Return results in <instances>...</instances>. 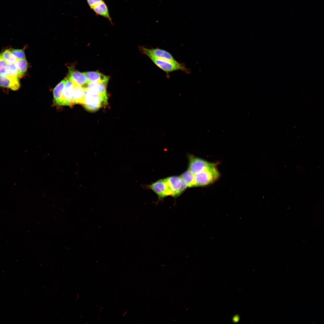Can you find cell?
Masks as SVG:
<instances>
[{
	"label": "cell",
	"instance_id": "obj_6",
	"mask_svg": "<svg viewBox=\"0 0 324 324\" xmlns=\"http://www.w3.org/2000/svg\"><path fill=\"white\" fill-rule=\"evenodd\" d=\"M147 187L154 192L160 198H163L168 196H172V192L166 178L159 180L148 185Z\"/></svg>",
	"mask_w": 324,
	"mask_h": 324
},
{
	"label": "cell",
	"instance_id": "obj_19",
	"mask_svg": "<svg viewBox=\"0 0 324 324\" xmlns=\"http://www.w3.org/2000/svg\"><path fill=\"white\" fill-rule=\"evenodd\" d=\"M1 54L7 64L14 63L17 60V59L9 50H5Z\"/></svg>",
	"mask_w": 324,
	"mask_h": 324
},
{
	"label": "cell",
	"instance_id": "obj_12",
	"mask_svg": "<svg viewBox=\"0 0 324 324\" xmlns=\"http://www.w3.org/2000/svg\"><path fill=\"white\" fill-rule=\"evenodd\" d=\"M91 10H93L96 15L101 16L106 18L111 24H113L108 7L104 0L94 6Z\"/></svg>",
	"mask_w": 324,
	"mask_h": 324
},
{
	"label": "cell",
	"instance_id": "obj_1",
	"mask_svg": "<svg viewBox=\"0 0 324 324\" xmlns=\"http://www.w3.org/2000/svg\"><path fill=\"white\" fill-rule=\"evenodd\" d=\"M107 98V94L100 95L88 92L85 88V99L82 105L88 110L95 111L106 105Z\"/></svg>",
	"mask_w": 324,
	"mask_h": 324
},
{
	"label": "cell",
	"instance_id": "obj_16",
	"mask_svg": "<svg viewBox=\"0 0 324 324\" xmlns=\"http://www.w3.org/2000/svg\"><path fill=\"white\" fill-rule=\"evenodd\" d=\"M4 74L14 78H19L20 77L19 71L15 63L7 64L4 69Z\"/></svg>",
	"mask_w": 324,
	"mask_h": 324
},
{
	"label": "cell",
	"instance_id": "obj_20",
	"mask_svg": "<svg viewBox=\"0 0 324 324\" xmlns=\"http://www.w3.org/2000/svg\"><path fill=\"white\" fill-rule=\"evenodd\" d=\"M10 50L17 59L26 58L25 52L23 49H12Z\"/></svg>",
	"mask_w": 324,
	"mask_h": 324
},
{
	"label": "cell",
	"instance_id": "obj_8",
	"mask_svg": "<svg viewBox=\"0 0 324 324\" xmlns=\"http://www.w3.org/2000/svg\"><path fill=\"white\" fill-rule=\"evenodd\" d=\"M67 78L72 82L74 86H82L88 83L84 72H80L72 67L69 68Z\"/></svg>",
	"mask_w": 324,
	"mask_h": 324
},
{
	"label": "cell",
	"instance_id": "obj_15",
	"mask_svg": "<svg viewBox=\"0 0 324 324\" xmlns=\"http://www.w3.org/2000/svg\"><path fill=\"white\" fill-rule=\"evenodd\" d=\"M65 82V78L60 82L53 89L54 101L58 105H62L63 92Z\"/></svg>",
	"mask_w": 324,
	"mask_h": 324
},
{
	"label": "cell",
	"instance_id": "obj_14",
	"mask_svg": "<svg viewBox=\"0 0 324 324\" xmlns=\"http://www.w3.org/2000/svg\"><path fill=\"white\" fill-rule=\"evenodd\" d=\"M85 87L80 86H74L73 93V103L83 104L85 97Z\"/></svg>",
	"mask_w": 324,
	"mask_h": 324
},
{
	"label": "cell",
	"instance_id": "obj_3",
	"mask_svg": "<svg viewBox=\"0 0 324 324\" xmlns=\"http://www.w3.org/2000/svg\"><path fill=\"white\" fill-rule=\"evenodd\" d=\"M148 56L157 66L166 73L178 70H181L185 72H188V70L184 65L177 61L172 62L157 58L150 56Z\"/></svg>",
	"mask_w": 324,
	"mask_h": 324
},
{
	"label": "cell",
	"instance_id": "obj_5",
	"mask_svg": "<svg viewBox=\"0 0 324 324\" xmlns=\"http://www.w3.org/2000/svg\"><path fill=\"white\" fill-rule=\"evenodd\" d=\"M216 166L215 164L209 162L202 159L193 156L189 157L188 170L194 174L208 168Z\"/></svg>",
	"mask_w": 324,
	"mask_h": 324
},
{
	"label": "cell",
	"instance_id": "obj_17",
	"mask_svg": "<svg viewBox=\"0 0 324 324\" xmlns=\"http://www.w3.org/2000/svg\"><path fill=\"white\" fill-rule=\"evenodd\" d=\"M180 177L186 182L188 187H195V174L190 170L186 171Z\"/></svg>",
	"mask_w": 324,
	"mask_h": 324
},
{
	"label": "cell",
	"instance_id": "obj_4",
	"mask_svg": "<svg viewBox=\"0 0 324 324\" xmlns=\"http://www.w3.org/2000/svg\"><path fill=\"white\" fill-rule=\"evenodd\" d=\"M166 179L173 197L179 196L188 187L186 182L180 176H172Z\"/></svg>",
	"mask_w": 324,
	"mask_h": 324
},
{
	"label": "cell",
	"instance_id": "obj_7",
	"mask_svg": "<svg viewBox=\"0 0 324 324\" xmlns=\"http://www.w3.org/2000/svg\"><path fill=\"white\" fill-rule=\"evenodd\" d=\"M141 49L142 52L147 56H150L172 62L177 61L170 52L158 48L149 49L144 47H141Z\"/></svg>",
	"mask_w": 324,
	"mask_h": 324
},
{
	"label": "cell",
	"instance_id": "obj_9",
	"mask_svg": "<svg viewBox=\"0 0 324 324\" xmlns=\"http://www.w3.org/2000/svg\"><path fill=\"white\" fill-rule=\"evenodd\" d=\"M63 92L62 105L72 106L73 103V93L74 85L67 77Z\"/></svg>",
	"mask_w": 324,
	"mask_h": 324
},
{
	"label": "cell",
	"instance_id": "obj_11",
	"mask_svg": "<svg viewBox=\"0 0 324 324\" xmlns=\"http://www.w3.org/2000/svg\"><path fill=\"white\" fill-rule=\"evenodd\" d=\"M107 84L100 82H91L88 83L86 89L92 93L106 95V88Z\"/></svg>",
	"mask_w": 324,
	"mask_h": 324
},
{
	"label": "cell",
	"instance_id": "obj_2",
	"mask_svg": "<svg viewBox=\"0 0 324 324\" xmlns=\"http://www.w3.org/2000/svg\"><path fill=\"white\" fill-rule=\"evenodd\" d=\"M216 167L208 168L195 174V187L206 186L216 181L220 176Z\"/></svg>",
	"mask_w": 324,
	"mask_h": 324
},
{
	"label": "cell",
	"instance_id": "obj_10",
	"mask_svg": "<svg viewBox=\"0 0 324 324\" xmlns=\"http://www.w3.org/2000/svg\"><path fill=\"white\" fill-rule=\"evenodd\" d=\"M0 86L16 91L20 87L19 78L10 77L4 73L0 74Z\"/></svg>",
	"mask_w": 324,
	"mask_h": 324
},
{
	"label": "cell",
	"instance_id": "obj_13",
	"mask_svg": "<svg viewBox=\"0 0 324 324\" xmlns=\"http://www.w3.org/2000/svg\"><path fill=\"white\" fill-rule=\"evenodd\" d=\"M88 80V83L91 82H100L108 83L109 77L98 71H90L84 72Z\"/></svg>",
	"mask_w": 324,
	"mask_h": 324
},
{
	"label": "cell",
	"instance_id": "obj_22",
	"mask_svg": "<svg viewBox=\"0 0 324 324\" xmlns=\"http://www.w3.org/2000/svg\"><path fill=\"white\" fill-rule=\"evenodd\" d=\"M104 0H86L91 10L93 7L97 5Z\"/></svg>",
	"mask_w": 324,
	"mask_h": 324
},
{
	"label": "cell",
	"instance_id": "obj_21",
	"mask_svg": "<svg viewBox=\"0 0 324 324\" xmlns=\"http://www.w3.org/2000/svg\"><path fill=\"white\" fill-rule=\"evenodd\" d=\"M7 64L2 54H0V74L4 73V69Z\"/></svg>",
	"mask_w": 324,
	"mask_h": 324
},
{
	"label": "cell",
	"instance_id": "obj_18",
	"mask_svg": "<svg viewBox=\"0 0 324 324\" xmlns=\"http://www.w3.org/2000/svg\"><path fill=\"white\" fill-rule=\"evenodd\" d=\"M15 64L19 71L20 77L23 76L26 73L28 68V63L26 58L18 59Z\"/></svg>",
	"mask_w": 324,
	"mask_h": 324
}]
</instances>
